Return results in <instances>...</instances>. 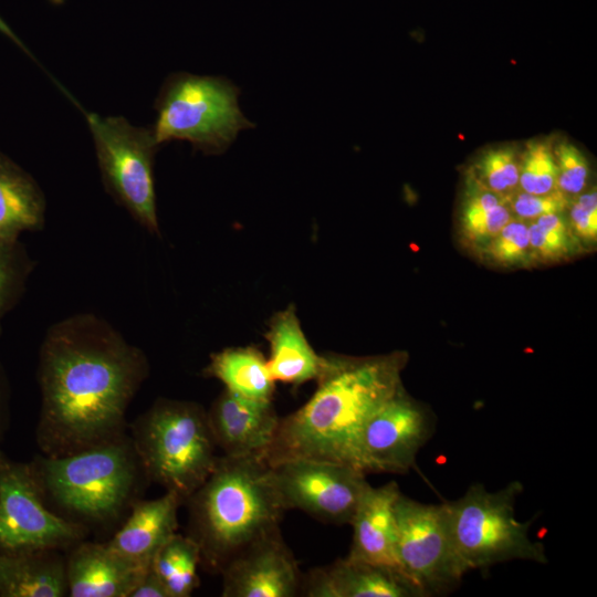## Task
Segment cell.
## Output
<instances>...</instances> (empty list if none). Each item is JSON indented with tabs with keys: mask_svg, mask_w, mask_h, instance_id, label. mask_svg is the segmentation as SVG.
Segmentation results:
<instances>
[{
	"mask_svg": "<svg viewBox=\"0 0 597 597\" xmlns=\"http://www.w3.org/2000/svg\"><path fill=\"white\" fill-rule=\"evenodd\" d=\"M148 369L145 353L95 314L53 324L38 367L43 454L63 457L123 436L126 410Z\"/></svg>",
	"mask_w": 597,
	"mask_h": 597,
	"instance_id": "obj_1",
	"label": "cell"
},
{
	"mask_svg": "<svg viewBox=\"0 0 597 597\" xmlns=\"http://www.w3.org/2000/svg\"><path fill=\"white\" fill-rule=\"evenodd\" d=\"M406 363L401 352L370 357L325 354L314 394L301 408L280 417L275 437L261 458L268 465L314 459L357 468L362 429L402 388Z\"/></svg>",
	"mask_w": 597,
	"mask_h": 597,
	"instance_id": "obj_2",
	"label": "cell"
},
{
	"mask_svg": "<svg viewBox=\"0 0 597 597\" xmlns=\"http://www.w3.org/2000/svg\"><path fill=\"white\" fill-rule=\"evenodd\" d=\"M188 533L200 565L221 574L240 552L280 530L286 511L271 469L258 455H219L205 482L186 500Z\"/></svg>",
	"mask_w": 597,
	"mask_h": 597,
	"instance_id": "obj_3",
	"label": "cell"
},
{
	"mask_svg": "<svg viewBox=\"0 0 597 597\" xmlns=\"http://www.w3.org/2000/svg\"><path fill=\"white\" fill-rule=\"evenodd\" d=\"M30 463L45 502L84 525L118 517L145 476L125 434L63 457L38 455Z\"/></svg>",
	"mask_w": 597,
	"mask_h": 597,
	"instance_id": "obj_4",
	"label": "cell"
},
{
	"mask_svg": "<svg viewBox=\"0 0 597 597\" xmlns=\"http://www.w3.org/2000/svg\"><path fill=\"white\" fill-rule=\"evenodd\" d=\"M146 479L186 500L218 460L207 411L197 402L159 398L132 426Z\"/></svg>",
	"mask_w": 597,
	"mask_h": 597,
	"instance_id": "obj_5",
	"label": "cell"
},
{
	"mask_svg": "<svg viewBox=\"0 0 597 597\" xmlns=\"http://www.w3.org/2000/svg\"><path fill=\"white\" fill-rule=\"evenodd\" d=\"M240 88L223 76L170 74L155 101L157 144L189 142L206 155L223 154L241 130L255 127L239 106Z\"/></svg>",
	"mask_w": 597,
	"mask_h": 597,
	"instance_id": "obj_6",
	"label": "cell"
},
{
	"mask_svg": "<svg viewBox=\"0 0 597 597\" xmlns=\"http://www.w3.org/2000/svg\"><path fill=\"white\" fill-rule=\"evenodd\" d=\"M522 491L519 481L496 492L475 483L461 498L442 503L454 551L467 572L513 559L547 564L544 545L528 535L531 521L515 519Z\"/></svg>",
	"mask_w": 597,
	"mask_h": 597,
	"instance_id": "obj_7",
	"label": "cell"
},
{
	"mask_svg": "<svg viewBox=\"0 0 597 597\" xmlns=\"http://www.w3.org/2000/svg\"><path fill=\"white\" fill-rule=\"evenodd\" d=\"M106 191L146 230L159 233L154 158L159 147L150 127L122 116L86 113Z\"/></svg>",
	"mask_w": 597,
	"mask_h": 597,
	"instance_id": "obj_8",
	"label": "cell"
},
{
	"mask_svg": "<svg viewBox=\"0 0 597 597\" xmlns=\"http://www.w3.org/2000/svg\"><path fill=\"white\" fill-rule=\"evenodd\" d=\"M87 531L49 510L30 462L0 457V553L72 548Z\"/></svg>",
	"mask_w": 597,
	"mask_h": 597,
	"instance_id": "obj_9",
	"label": "cell"
},
{
	"mask_svg": "<svg viewBox=\"0 0 597 597\" xmlns=\"http://www.w3.org/2000/svg\"><path fill=\"white\" fill-rule=\"evenodd\" d=\"M395 519L401 572L426 597L454 588L467 569L454 551L442 503L423 504L400 493Z\"/></svg>",
	"mask_w": 597,
	"mask_h": 597,
	"instance_id": "obj_10",
	"label": "cell"
},
{
	"mask_svg": "<svg viewBox=\"0 0 597 597\" xmlns=\"http://www.w3.org/2000/svg\"><path fill=\"white\" fill-rule=\"evenodd\" d=\"M284 509L329 524H350L369 485L359 469L341 462L291 459L270 465Z\"/></svg>",
	"mask_w": 597,
	"mask_h": 597,
	"instance_id": "obj_11",
	"label": "cell"
},
{
	"mask_svg": "<svg viewBox=\"0 0 597 597\" xmlns=\"http://www.w3.org/2000/svg\"><path fill=\"white\" fill-rule=\"evenodd\" d=\"M427 407L400 388L365 422L357 443V468L364 473H406L434 432Z\"/></svg>",
	"mask_w": 597,
	"mask_h": 597,
	"instance_id": "obj_12",
	"label": "cell"
},
{
	"mask_svg": "<svg viewBox=\"0 0 597 597\" xmlns=\"http://www.w3.org/2000/svg\"><path fill=\"white\" fill-rule=\"evenodd\" d=\"M220 575L222 597H294L303 576L281 531L245 547Z\"/></svg>",
	"mask_w": 597,
	"mask_h": 597,
	"instance_id": "obj_13",
	"label": "cell"
},
{
	"mask_svg": "<svg viewBox=\"0 0 597 597\" xmlns=\"http://www.w3.org/2000/svg\"><path fill=\"white\" fill-rule=\"evenodd\" d=\"M218 449L228 457H262L272 443L280 417L272 401H256L224 389L207 411Z\"/></svg>",
	"mask_w": 597,
	"mask_h": 597,
	"instance_id": "obj_14",
	"label": "cell"
},
{
	"mask_svg": "<svg viewBox=\"0 0 597 597\" xmlns=\"http://www.w3.org/2000/svg\"><path fill=\"white\" fill-rule=\"evenodd\" d=\"M307 597H426L401 572L346 556L302 576Z\"/></svg>",
	"mask_w": 597,
	"mask_h": 597,
	"instance_id": "obj_15",
	"label": "cell"
},
{
	"mask_svg": "<svg viewBox=\"0 0 597 597\" xmlns=\"http://www.w3.org/2000/svg\"><path fill=\"white\" fill-rule=\"evenodd\" d=\"M150 565L132 561L106 543L83 540L65 557L67 596L129 597Z\"/></svg>",
	"mask_w": 597,
	"mask_h": 597,
	"instance_id": "obj_16",
	"label": "cell"
},
{
	"mask_svg": "<svg viewBox=\"0 0 597 597\" xmlns=\"http://www.w3.org/2000/svg\"><path fill=\"white\" fill-rule=\"evenodd\" d=\"M400 493L395 481L378 488L367 486L350 522L353 541L348 557L401 572L396 554L395 519V503Z\"/></svg>",
	"mask_w": 597,
	"mask_h": 597,
	"instance_id": "obj_17",
	"label": "cell"
},
{
	"mask_svg": "<svg viewBox=\"0 0 597 597\" xmlns=\"http://www.w3.org/2000/svg\"><path fill=\"white\" fill-rule=\"evenodd\" d=\"M184 503L171 491L155 500L133 502L128 519L106 544L132 561L150 565L157 551L177 533L178 509Z\"/></svg>",
	"mask_w": 597,
	"mask_h": 597,
	"instance_id": "obj_18",
	"label": "cell"
},
{
	"mask_svg": "<svg viewBox=\"0 0 597 597\" xmlns=\"http://www.w3.org/2000/svg\"><path fill=\"white\" fill-rule=\"evenodd\" d=\"M265 338L270 346L268 367L275 383L300 386L317 379L324 355H318L308 343L294 305L271 317Z\"/></svg>",
	"mask_w": 597,
	"mask_h": 597,
	"instance_id": "obj_19",
	"label": "cell"
},
{
	"mask_svg": "<svg viewBox=\"0 0 597 597\" xmlns=\"http://www.w3.org/2000/svg\"><path fill=\"white\" fill-rule=\"evenodd\" d=\"M62 596H67V583L59 551L0 553V597Z\"/></svg>",
	"mask_w": 597,
	"mask_h": 597,
	"instance_id": "obj_20",
	"label": "cell"
},
{
	"mask_svg": "<svg viewBox=\"0 0 597 597\" xmlns=\"http://www.w3.org/2000/svg\"><path fill=\"white\" fill-rule=\"evenodd\" d=\"M45 208L34 178L0 151V238L19 240L23 232L41 230Z\"/></svg>",
	"mask_w": 597,
	"mask_h": 597,
	"instance_id": "obj_21",
	"label": "cell"
},
{
	"mask_svg": "<svg viewBox=\"0 0 597 597\" xmlns=\"http://www.w3.org/2000/svg\"><path fill=\"white\" fill-rule=\"evenodd\" d=\"M202 374L220 380L224 389L242 398L272 401L275 381L266 358L253 346L229 347L211 354Z\"/></svg>",
	"mask_w": 597,
	"mask_h": 597,
	"instance_id": "obj_22",
	"label": "cell"
},
{
	"mask_svg": "<svg viewBox=\"0 0 597 597\" xmlns=\"http://www.w3.org/2000/svg\"><path fill=\"white\" fill-rule=\"evenodd\" d=\"M200 552L188 535L175 533L155 554L151 567L168 597H188L199 585Z\"/></svg>",
	"mask_w": 597,
	"mask_h": 597,
	"instance_id": "obj_23",
	"label": "cell"
},
{
	"mask_svg": "<svg viewBox=\"0 0 597 597\" xmlns=\"http://www.w3.org/2000/svg\"><path fill=\"white\" fill-rule=\"evenodd\" d=\"M510 220L511 212L504 203V197L482 187V190H474L464 202L462 233L471 242L485 243Z\"/></svg>",
	"mask_w": 597,
	"mask_h": 597,
	"instance_id": "obj_24",
	"label": "cell"
},
{
	"mask_svg": "<svg viewBox=\"0 0 597 597\" xmlns=\"http://www.w3.org/2000/svg\"><path fill=\"white\" fill-rule=\"evenodd\" d=\"M34 264L20 240L0 238V333L3 318L22 297Z\"/></svg>",
	"mask_w": 597,
	"mask_h": 597,
	"instance_id": "obj_25",
	"label": "cell"
},
{
	"mask_svg": "<svg viewBox=\"0 0 597 597\" xmlns=\"http://www.w3.org/2000/svg\"><path fill=\"white\" fill-rule=\"evenodd\" d=\"M519 185L524 192L533 195L558 189L555 157L546 143L533 140L527 144L520 164Z\"/></svg>",
	"mask_w": 597,
	"mask_h": 597,
	"instance_id": "obj_26",
	"label": "cell"
},
{
	"mask_svg": "<svg viewBox=\"0 0 597 597\" xmlns=\"http://www.w3.org/2000/svg\"><path fill=\"white\" fill-rule=\"evenodd\" d=\"M531 253L551 261L566 256L572 248L566 221L559 213H547L527 226Z\"/></svg>",
	"mask_w": 597,
	"mask_h": 597,
	"instance_id": "obj_27",
	"label": "cell"
},
{
	"mask_svg": "<svg viewBox=\"0 0 597 597\" xmlns=\"http://www.w3.org/2000/svg\"><path fill=\"white\" fill-rule=\"evenodd\" d=\"M480 184L483 188L504 195L519 185L520 163L512 148L488 150L478 164Z\"/></svg>",
	"mask_w": 597,
	"mask_h": 597,
	"instance_id": "obj_28",
	"label": "cell"
},
{
	"mask_svg": "<svg viewBox=\"0 0 597 597\" xmlns=\"http://www.w3.org/2000/svg\"><path fill=\"white\" fill-rule=\"evenodd\" d=\"M486 254L502 265L524 263L531 254L527 226L522 221L510 220L486 243Z\"/></svg>",
	"mask_w": 597,
	"mask_h": 597,
	"instance_id": "obj_29",
	"label": "cell"
},
{
	"mask_svg": "<svg viewBox=\"0 0 597 597\" xmlns=\"http://www.w3.org/2000/svg\"><path fill=\"white\" fill-rule=\"evenodd\" d=\"M553 154L557 166L558 189L564 193L580 192L589 172L584 154L568 142L559 143Z\"/></svg>",
	"mask_w": 597,
	"mask_h": 597,
	"instance_id": "obj_30",
	"label": "cell"
},
{
	"mask_svg": "<svg viewBox=\"0 0 597 597\" xmlns=\"http://www.w3.org/2000/svg\"><path fill=\"white\" fill-rule=\"evenodd\" d=\"M567 207V198L561 190L544 195L522 192L514 199V212L524 219H536L547 213H561Z\"/></svg>",
	"mask_w": 597,
	"mask_h": 597,
	"instance_id": "obj_31",
	"label": "cell"
},
{
	"mask_svg": "<svg viewBox=\"0 0 597 597\" xmlns=\"http://www.w3.org/2000/svg\"><path fill=\"white\" fill-rule=\"evenodd\" d=\"M570 223L575 234L584 241L597 238V193L596 190L582 195L570 208Z\"/></svg>",
	"mask_w": 597,
	"mask_h": 597,
	"instance_id": "obj_32",
	"label": "cell"
},
{
	"mask_svg": "<svg viewBox=\"0 0 597 597\" xmlns=\"http://www.w3.org/2000/svg\"><path fill=\"white\" fill-rule=\"evenodd\" d=\"M129 597H168L160 578L151 565L137 586L132 590Z\"/></svg>",
	"mask_w": 597,
	"mask_h": 597,
	"instance_id": "obj_33",
	"label": "cell"
},
{
	"mask_svg": "<svg viewBox=\"0 0 597 597\" xmlns=\"http://www.w3.org/2000/svg\"><path fill=\"white\" fill-rule=\"evenodd\" d=\"M9 387L4 371L0 365V457L3 453L1 442L8 423Z\"/></svg>",
	"mask_w": 597,
	"mask_h": 597,
	"instance_id": "obj_34",
	"label": "cell"
},
{
	"mask_svg": "<svg viewBox=\"0 0 597 597\" xmlns=\"http://www.w3.org/2000/svg\"><path fill=\"white\" fill-rule=\"evenodd\" d=\"M53 2L61 3L63 0H52Z\"/></svg>",
	"mask_w": 597,
	"mask_h": 597,
	"instance_id": "obj_35",
	"label": "cell"
}]
</instances>
